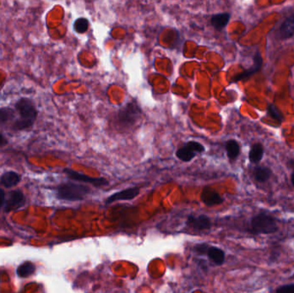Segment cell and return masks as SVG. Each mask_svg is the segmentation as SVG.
Returning a JSON list of instances; mask_svg holds the SVG:
<instances>
[{
  "label": "cell",
  "mask_w": 294,
  "mask_h": 293,
  "mask_svg": "<svg viewBox=\"0 0 294 293\" xmlns=\"http://www.w3.org/2000/svg\"><path fill=\"white\" fill-rule=\"evenodd\" d=\"M16 109L20 116L14 123L16 130H24L34 125L37 117V110L33 102L29 98H21L16 103Z\"/></svg>",
  "instance_id": "cell-1"
},
{
  "label": "cell",
  "mask_w": 294,
  "mask_h": 293,
  "mask_svg": "<svg viewBox=\"0 0 294 293\" xmlns=\"http://www.w3.org/2000/svg\"><path fill=\"white\" fill-rule=\"evenodd\" d=\"M279 230L277 221L271 215L260 212L252 217L249 231L254 235L274 234Z\"/></svg>",
  "instance_id": "cell-2"
},
{
  "label": "cell",
  "mask_w": 294,
  "mask_h": 293,
  "mask_svg": "<svg viewBox=\"0 0 294 293\" xmlns=\"http://www.w3.org/2000/svg\"><path fill=\"white\" fill-rule=\"evenodd\" d=\"M91 193L87 185L80 183H64L57 190V196L60 200L66 201H80L84 200Z\"/></svg>",
  "instance_id": "cell-3"
},
{
  "label": "cell",
  "mask_w": 294,
  "mask_h": 293,
  "mask_svg": "<svg viewBox=\"0 0 294 293\" xmlns=\"http://www.w3.org/2000/svg\"><path fill=\"white\" fill-rule=\"evenodd\" d=\"M141 116V109L135 102H128L120 109L117 115V124L120 128H131L138 122Z\"/></svg>",
  "instance_id": "cell-4"
},
{
  "label": "cell",
  "mask_w": 294,
  "mask_h": 293,
  "mask_svg": "<svg viewBox=\"0 0 294 293\" xmlns=\"http://www.w3.org/2000/svg\"><path fill=\"white\" fill-rule=\"evenodd\" d=\"M205 152V147L201 143L196 141H189L175 152L176 157L182 162H190L195 158L197 153Z\"/></svg>",
  "instance_id": "cell-5"
},
{
  "label": "cell",
  "mask_w": 294,
  "mask_h": 293,
  "mask_svg": "<svg viewBox=\"0 0 294 293\" xmlns=\"http://www.w3.org/2000/svg\"><path fill=\"white\" fill-rule=\"evenodd\" d=\"M64 173L73 181H80V182H84V183H89L95 187H103L106 185H109V181L108 180H106L105 178L90 177L89 175L75 171L71 168H65Z\"/></svg>",
  "instance_id": "cell-6"
},
{
  "label": "cell",
  "mask_w": 294,
  "mask_h": 293,
  "mask_svg": "<svg viewBox=\"0 0 294 293\" xmlns=\"http://www.w3.org/2000/svg\"><path fill=\"white\" fill-rule=\"evenodd\" d=\"M186 224L196 231H207L211 227L210 217L207 215L201 214L199 216L189 215L187 218Z\"/></svg>",
  "instance_id": "cell-7"
},
{
  "label": "cell",
  "mask_w": 294,
  "mask_h": 293,
  "mask_svg": "<svg viewBox=\"0 0 294 293\" xmlns=\"http://www.w3.org/2000/svg\"><path fill=\"white\" fill-rule=\"evenodd\" d=\"M140 193V188L139 187H132V188H126L123 191L117 192L116 194H113L107 198L105 203L107 205L112 204L116 201H131L134 198L137 197Z\"/></svg>",
  "instance_id": "cell-8"
},
{
  "label": "cell",
  "mask_w": 294,
  "mask_h": 293,
  "mask_svg": "<svg viewBox=\"0 0 294 293\" xmlns=\"http://www.w3.org/2000/svg\"><path fill=\"white\" fill-rule=\"evenodd\" d=\"M25 203V197L20 190L10 192L5 201V211H15L22 208Z\"/></svg>",
  "instance_id": "cell-9"
},
{
  "label": "cell",
  "mask_w": 294,
  "mask_h": 293,
  "mask_svg": "<svg viewBox=\"0 0 294 293\" xmlns=\"http://www.w3.org/2000/svg\"><path fill=\"white\" fill-rule=\"evenodd\" d=\"M201 200L206 206L209 207L220 205L224 202V199L220 196L218 192L209 187L203 188L201 195Z\"/></svg>",
  "instance_id": "cell-10"
},
{
  "label": "cell",
  "mask_w": 294,
  "mask_h": 293,
  "mask_svg": "<svg viewBox=\"0 0 294 293\" xmlns=\"http://www.w3.org/2000/svg\"><path fill=\"white\" fill-rule=\"evenodd\" d=\"M279 36L282 40L291 38L294 36V13L287 17L279 29Z\"/></svg>",
  "instance_id": "cell-11"
},
{
  "label": "cell",
  "mask_w": 294,
  "mask_h": 293,
  "mask_svg": "<svg viewBox=\"0 0 294 293\" xmlns=\"http://www.w3.org/2000/svg\"><path fill=\"white\" fill-rule=\"evenodd\" d=\"M261 66H262V57L259 51H256V53H254V64L252 67H250L247 71H245V73H242L238 77H236L234 81H239V80H243V79H247L249 77L252 76V74L258 72L259 70L261 69Z\"/></svg>",
  "instance_id": "cell-12"
},
{
  "label": "cell",
  "mask_w": 294,
  "mask_h": 293,
  "mask_svg": "<svg viewBox=\"0 0 294 293\" xmlns=\"http://www.w3.org/2000/svg\"><path fill=\"white\" fill-rule=\"evenodd\" d=\"M207 255L209 260L212 261L217 266H221L225 263V253L222 249L215 246H209Z\"/></svg>",
  "instance_id": "cell-13"
},
{
  "label": "cell",
  "mask_w": 294,
  "mask_h": 293,
  "mask_svg": "<svg viewBox=\"0 0 294 293\" xmlns=\"http://www.w3.org/2000/svg\"><path fill=\"white\" fill-rule=\"evenodd\" d=\"M264 156V146L261 143H254L249 152V160L252 164L256 165L262 160Z\"/></svg>",
  "instance_id": "cell-14"
},
{
  "label": "cell",
  "mask_w": 294,
  "mask_h": 293,
  "mask_svg": "<svg viewBox=\"0 0 294 293\" xmlns=\"http://www.w3.org/2000/svg\"><path fill=\"white\" fill-rule=\"evenodd\" d=\"M272 174L273 172L271 168L266 166H256L253 169V176L254 180L261 183H264L266 181H268L271 177Z\"/></svg>",
  "instance_id": "cell-15"
},
{
  "label": "cell",
  "mask_w": 294,
  "mask_h": 293,
  "mask_svg": "<svg viewBox=\"0 0 294 293\" xmlns=\"http://www.w3.org/2000/svg\"><path fill=\"white\" fill-rule=\"evenodd\" d=\"M225 151L229 159L235 160L241 153V145L236 139H229L225 143Z\"/></svg>",
  "instance_id": "cell-16"
},
{
  "label": "cell",
  "mask_w": 294,
  "mask_h": 293,
  "mask_svg": "<svg viewBox=\"0 0 294 293\" xmlns=\"http://www.w3.org/2000/svg\"><path fill=\"white\" fill-rule=\"evenodd\" d=\"M231 16L229 13H219L213 15L211 18V23L216 30H222L226 27Z\"/></svg>",
  "instance_id": "cell-17"
},
{
  "label": "cell",
  "mask_w": 294,
  "mask_h": 293,
  "mask_svg": "<svg viewBox=\"0 0 294 293\" xmlns=\"http://www.w3.org/2000/svg\"><path fill=\"white\" fill-rule=\"evenodd\" d=\"M20 175H18L16 172H6L1 176L0 182L5 188H10L13 187V186H16L20 181Z\"/></svg>",
  "instance_id": "cell-18"
},
{
  "label": "cell",
  "mask_w": 294,
  "mask_h": 293,
  "mask_svg": "<svg viewBox=\"0 0 294 293\" xmlns=\"http://www.w3.org/2000/svg\"><path fill=\"white\" fill-rule=\"evenodd\" d=\"M35 272H36V266L30 261H26L24 263L21 264L17 269V275L21 278H28L35 274Z\"/></svg>",
  "instance_id": "cell-19"
},
{
  "label": "cell",
  "mask_w": 294,
  "mask_h": 293,
  "mask_svg": "<svg viewBox=\"0 0 294 293\" xmlns=\"http://www.w3.org/2000/svg\"><path fill=\"white\" fill-rule=\"evenodd\" d=\"M73 27H74L75 31L78 33H84L89 29V22L86 18L81 17V18H79V19L75 21Z\"/></svg>",
  "instance_id": "cell-20"
},
{
  "label": "cell",
  "mask_w": 294,
  "mask_h": 293,
  "mask_svg": "<svg viewBox=\"0 0 294 293\" xmlns=\"http://www.w3.org/2000/svg\"><path fill=\"white\" fill-rule=\"evenodd\" d=\"M268 113L272 118L275 120V121H277L279 123H282V122H284V116L282 115V113L277 109V107L274 104H269L268 105Z\"/></svg>",
  "instance_id": "cell-21"
},
{
  "label": "cell",
  "mask_w": 294,
  "mask_h": 293,
  "mask_svg": "<svg viewBox=\"0 0 294 293\" xmlns=\"http://www.w3.org/2000/svg\"><path fill=\"white\" fill-rule=\"evenodd\" d=\"M13 115L14 112L12 109H7V108L0 109V126L10 120Z\"/></svg>",
  "instance_id": "cell-22"
},
{
  "label": "cell",
  "mask_w": 294,
  "mask_h": 293,
  "mask_svg": "<svg viewBox=\"0 0 294 293\" xmlns=\"http://www.w3.org/2000/svg\"><path fill=\"white\" fill-rule=\"evenodd\" d=\"M274 292L277 293H294V283L281 286L275 289Z\"/></svg>",
  "instance_id": "cell-23"
},
{
  "label": "cell",
  "mask_w": 294,
  "mask_h": 293,
  "mask_svg": "<svg viewBox=\"0 0 294 293\" xmlns=\"http://www.w3.org/2000/svg\"><path fill=\"white\" fill-rule=\"evenodd\" d=\"M209 245L207 244H198L195 246V252L199 255H203L207 254L208 250H209Z\"/></svg>",
  "instance_id": "cell-24"
},
{
  "label": "cell",
  "mask_w": 294,
  "mask_h": 293,
  "mask_svg": "<svg viewBox=\"0 0 294 293\" xmlns=\"http://www.w3.org/2000/svg\"><path fill=\"white\" fill-rule=\"evenodd\" d=\"M5 204V195L4 192L2 189H0V208Z\"/></svg>",
  "instance_id": "cell-25"
},
{
  "label": "cell",
  "mask_w": 294,
  "mask_h": 293,
  "mask_svg": "<svg viewBox=\"0 0 294 293\" xmlns=\"http://www.w3.org/2000/svg\"><path fill=\"white\" fill-rule=\"evenodd\" d=\"M7 143H8V141H7L6 138H4V137L0 133V147H2L3 145H7Z\"/></svg>",
  "instance_id": "cell-26"
},
{
  "label": "cell",
  "mask_w": 294,
  "mask_h": 293,
  "mask_svg": "<svg viewBox=\"0 0 294 293\" xmlns=\"http://www.w3.org/2000/svg\"><path fill=\"white\" fill-rule=\"evenodd\" d=\"M291 182L293 186L294 187V171L292 173L291 175Z\"/></svg>",
  "instance_id": "cell-27"
}]
</instances>
